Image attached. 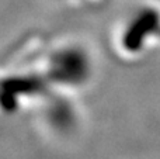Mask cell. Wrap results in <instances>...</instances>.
Segmentation results:
<instances>
[{
	"instance_id": "obj_1",
	"label": "cell",
	"mask_w": 160,
	"mask_h": 159,
	"mask_svg": "<svg viewBox=\"0 0 160 159\" xmlns=\"http://www.w3.org/2000/svg\"><path fill=\"white\" fill-rule=\"evenodd\" d=\"M75 2H79V3H97V2H101V0H75Z\"/></svg>"
}]
</instances>
